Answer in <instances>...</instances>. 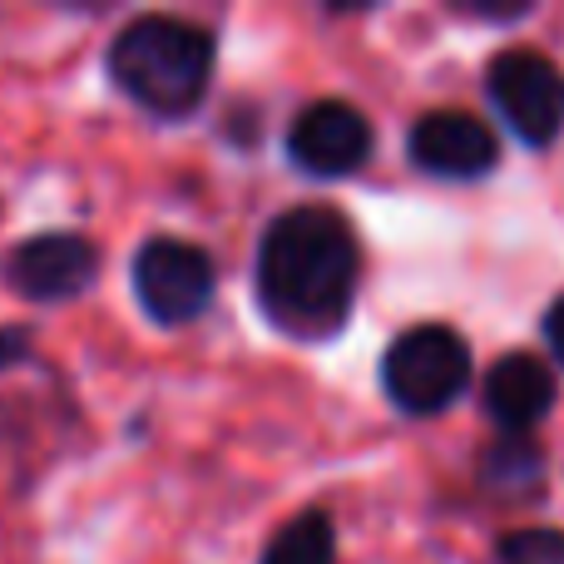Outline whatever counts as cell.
Instances as JSON below:
<instances>
[{
    "instance_id": "cell-1",
    "label": "cell",
    "mask_w": 564,
    "mask_h": 564,
    "mask_svg": "<svg viewBox=\"0 0 564 564\" xmlns=\"http://www.w3.org/2000/svg\"><path fill=\"white\" fill-rule=\"evenodd\" d=\"M361 292V238L332 204H292L268 218L253 253L258 312L288 341H332L347 332Z\"/></svg>"
},
{
    "instance_id": "cell-2",
    "label": "cell",
    "mask_w": 564,
    "mask_h": 564,
    "mask_svg": "<svg viewBox=\"0 0 564 564\" xmlns=\"http://www.w3.org/2000/svg\"><path fill=\"white\" fill-rule=\"evenodd\" d=\"M218 65V40L208 25L184 15H164L149 10L115 30L105 50V75L139 115L159 119V124H178V119L198 115L214 85Z\"/></svg>"
},
{
    "instance_id": "cell-3",
    "label": "cell",
    "mask_w": 564,
    "mask_h": 564,
    "mask_svg": "<svg viewBox=\"0 0 564 564\" xmlns=\"http://www.w3.org/2000/svg\"><path fill=\"white\" fill-rule=\"evenodd\" d=\"M377 377L401 416H441L470 387V341L446 322H416L387 341Z\"/></svg>"
},
{
    "instance_id": "cell-4",
    "label": "cell",
    "mask_w": 564,
    "mask_h": 564,
    "mask_svg": "<svg viewBox=\"0 0 564 564\" xmlns=\"http://www.w3.org/2000/svg\"><path fill=\"white\" fill-rule=\"evenodd\" d=\"M129 292L154 327H188L218 297V263L208 248L174 234H149L129 258Z\"/></svg>"
},
{
    "instance_id": "cell-5",
    "label": "cell",
    "mask_w": 564,
    "mask_h": 564,
    "mask_svg": "<svg viewBox=\"0 0 564 564\" xmlns=\"http://www.w3.org/2000/svg\"><path fill=\"white\" fill-rule=\"evenodd\" d=\"M99 248L75 228H40L0 253V282L30 307H59L99 282Z\"/></svg>"
},
{
    "instance_id": "cell-6",
    "label": "cell",
    "mask_w": 564,
    "mask_h": 564,
    "mask_svg": "<svg viewBox=\"0 0 564 564\" xmlns=\"http://www.w3.org/2000/svg\"><path fill=\"white\" fill-rule=\"evenodd\" d=\"M486 95L510 134L530 149L555 144L564 129V69L540 50H500L486 65Z\"/></svg>"
},
{
    "instance_id": "cell-7",
    "label": "cell",
    "mask_w": 564,
    "mask_h": 564,
    "mask_svg": "<svg viewBox=\"0 0 564 564\" xmlns=\"http://www.w3.org/2000/svg\"><path fill=\"white\" fill-rule=\"evenodd\" d=\"M282 149H288V164L297 174L332 184V178H351L357 169H367L371 149H377V129L351 99H312L292 115Z\"/></svg>"
},
{
    "instance_id": "cell-8",
    "label": "cell",
    "mask_w": 564,
    "mask_h": 564,
    "mask_svg": "<svg viewBox=\"0 0 564 564\" xmlns=\"http://www.w3.org/2000/svg\"><path fill=\"white\" fill-rule=\"evenodd\" d=\"M406 159L431 178L446 184H476V178L496 174L500 164V139L486 119L470 109H426L416 124L406 129Z\"/></svg>"
},
{
    "instance_id": "cell-9",
    "label": "cell",
    "mask_w": 564,
    "mask_h": 564,
    "mask_svg": "<svg viewBox=\"0 0 564 564\" xmlns=\"http://www.w3.org/2000/svg\"><path fill=\"white\" fill-rule=\"evenodd\" d=\"M555 397H560L555 371L540 357H530V351H506V357L486 371V387H480V406H486V416L496 421L506 436L535 431L540 421L555 411Z\"/></svg>"
},
{
    "instance_id": "cell-10",
    "label": "cell",
    "mask_w": 564,
    "mask_h": 564,
    "mask_svg": "<svg viewBox=\"0 0 564 564\" xmlns=\"http://www.w3.org/2000/svg\"><path fill=\"white\" fill-rule=\"evenodd\" d=\"M258 564H337V525L327 510L307 506L268 535Z\"/></svg>"
},
{
    "instance_id": "cell-11",
    "label": "cell",
    "mask_w": 564,
    "mask_h": 564,
    "mask_svg": "<svg viewBox=\"0 0 564 564\" xmlns=\"http://www.w3.org/2000/svg\"><path fill=\"white\" fill-rule=\"evenodd\" d=\"M535 476H540V451L530 436H500L496 446L486 451V460H480V480L496 490L535 486Z\"/></svg>"
},
{
    "instance_id": "cell-12",
    "label": "cell",
    "mask_w": 564,
    "mask_h": 564,
    "mask_svg": "<svg viewBox=\"0 0 564 564\" xmlns=\"http://www.w3.org/2000/svg\"><path fill=\"white\" fill-rule=\"evenodd\" d=\"M496 564H564V530H510Z\"/></svg>"
},
{
    "instance_id": "cell-13",
    "label": "cell",
    "mask_w": 564,
    "mask_h": 564,
    "mask_svg": "<svg viewBox=\"0 0 564 564\" xmlns=\"http://www.w3.org/2000/svg\"><path fill=\"white\" fill-rule=\"evenodd\" d=\"M35 357V337L30 327H0V371H15Z\"/></svg>"
},
{
    "instance_id": "cell-14",
    "label": "cell",
    "mask_w": 564,
    "mask_h": 564,
    "mask_svg": "<svg viewBox=\"0 0 564 564\" xmlns=\"http://www.w3.org/2000/svg\"><path fill=\"white\" fill-rule=\"evenodd\" d=\"M545 341H550V351H555V361L564 367V297H555L545 312Z\"/></svg>"
}]
</instances>
